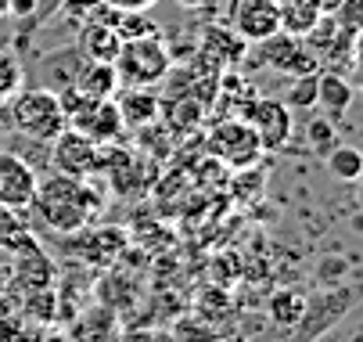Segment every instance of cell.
Returning a JSON list of instances; mask_svg holds the SVG:
<instances>
[{"instance_id":"cell-32","label":"cell","mask_w":363,"mask_h":342,"mask_svg":"<svg viewBox=\"0 0 363 342\" xmlns=\"http://www.w3.org/2000/svg\"><path fill=\"white\" fill-rule=\"evenodd\" d=\"M317 4L324 8V15H335V11H338V4H342V0H317Z\"/></svg>"},{"instance_id":"cell-9","label":"cell","mask_w":363,"mask_h":342,"mask_svg":"<svg viewBox=\"0 0 363 342\" xmlns=\"http://www.w3.org/2000/svg\"><path fill=\"white\" fill-rule=\"evenodd\" d=\"M209 152L220 155L227 166L234 170H245V166H255V159L263 155V148H259V137L252 133V126L238 116L223 119L213 133H209Z\"/></svg>"},{"instance_id":"cell-17","label":"cell","mask_w":363,"mask_h":342,"mask_svg":"<svg viewBox=\"0 0 363 342\" xmlns=\"http://www.w3.org/2000/svg\"><path fill=\"white\" fill-rule=\"evenodd\" d=\"M76 90L94 97V101H105V97H116L119 90V76L112 62H83L79 76H76Z\"/></svg>"},{"instance_id":"cell-29","label":"cell","mask_w":363,"mask_h":342,"mask_svg":"<svg viewBox=\"0 0 363 342\" xmlns=\"http://www.w3.org/2000/svg\"><path fill=\"white\" fill-rule=\"evenodd\" d=\"M0 342H18V321L0 317Z\"/></svg>"},{"instance_id":"cell-25","label":"cell","mask_w":363,"mask_h":342,"mask_svg":"<svg viewBox=\"0 0 363 342\" xmlns=\"http://www.w3.org/2000/svg\"><path fill=\"white\" fill-rule=\"evenodd\" d=\"M26 317H33V321H40V324H47L50 317H55V292L50 288H33V292H26Z\"/></svg>"},{"instance_id":"cell-16","label":"cell","mask_w":363,"mask_h":342,"mask_svg":"<svg viewBox=\"0 0 363 342\" xmlns=\"http://www.w3.org/2000/svg\"><path fill=\"white\" fill-rule=\"evenodd\" d=\"M201 51L205 55H213L216 62V69L223 72V69H230V65H238L241 58H245V51H248V43L234 33V29H220V26H209V29H205L201 33Z\"/></svg>"},{"instance_id":"cell-28","label":"cell","mask_w":363,"mask_h":342,"mask_svg":"<svg viewBox=\"0 0 363 342\" xmlns=\"http://www.w3.org/2000/svg\"><path fill=\"white\" fill-rule=\"evenodd\" d=\"M108 8H116V11H147V8H155L159 0H105Z\"/></svg>"},{"instance_id":"cell-15","label":"cell","mask_w":363,"mask_h":342,"mask_svg":"<svg viewBox=\"0 0 363 342\" xmlns=\"http://www.w3.org/2000/svg\"><path fill=\"white\" fill-rule=\"evenodd\" d=\"M76 47L86 62H116L123 40H119L116 26H108V22H83L76 33Z\"/></svg>"},{"instance_id":"cell-31","label":"cell","mask_w":363,"mask_h":342,"mask_svg":"<svg viewBox=\"0 0 363 342\" xmlns=\"http://www.w3.org/2000/svg\"><path fill=\"white\" fill-rule=\"evenodd\" d=\"M173 4H177V8H184V11H194V8H201V4H205V0H173Z\"/></svg>"},{"instance_id":"cell-30","label":"cell","mask_w":363,"mask_h":342,"mask_svg":"<svg viewBox=\"0 0 363 342\" xmlns=\"http://www.w3.org/2000/svg\"><path fill=\"white\" fill-rule=\"evenodd\" d=\"M11 288V263H0V296Z\"/></svg>"},{"instance_id":"cell-10","label":"cell","mask_w":363,"mask_h":342,"mask_svg":"<svg viewBox=\"0 0 363 342\" xmlns=\"http://www.w3.org/2000/svg\"><path fill=\"white\" fill-rule=\"evenodd\" d=\"M69 126L79 130V133H86V137L97 140V144H112V140H119L123 130H126L112 97H105V101H94V97H86V101L69 116Z\"/></svg>"},{"instance_id":"cell-14","label":"cell","mask_w":363,"mask_h":342,"mask_svg":"<svg viewBox=\"0 0 363 342\" xmlns=\"http://www.w3.org/2000/svg\"><path fill=\"white\" fill-rule=\"evenodd\" d=\"M352 97H356V83L352 79H345L342 72L320 69V76H317V105L328 112L331 123H342L349 116Z\"/></svg>"},{"instance_id":"cell-5","label":"cell","mask_w":363,"mask_h":342,"mask_svg":"<svg viewBox=\"0 0 363 342\" xmlns=\"http://www.w3.org/2000/svg\"><path fill=\"white\" fill-rule=\"evenodd\" d=\"M252 51H255L259 65H267L274 72H284V76H317L320 72L317 58L306 51L302 36H291V33H274L267 40L252 43Z\"/></svg>"},{"instance_id":"cell-13","label":"cell","mask_w":363,"mask_h":342,"mask_svg":"<svg viewBox=\"0 0 363 342\" xmlns=\"http://www.w3.org/2000/svg\"><path fill=\"white\" fill-rule=\"evenodd\" d=\"M112 101H116L126 130H147L162 116V97L155 94V87H119Z\"/></svg>"},{"instance_id":"cell-7","label":"cell","mask_w":363,"mask_h":342,"mask_svg":"<svg viewBox=\"0 0 363 342\" xmlns=\"http://www.w3.org/2000/svg\"><path fill=\"white\" fill-rule=\"evenodd\" d=\"M50 166H55L58 173H65V177H90L94 170H101V144L97 140H90L86 133H79V130H72V126H65L55 140H50Z\"/></svg>"},{"instance_id":"cell-27","label":"cell","mask_w":363,"mask_h":342,"mask_svg":"<svg viewBox=\"0 0 363 342\" xmlns=\"http://www.w3.org/2000/svg\"><path fill=\"white\" fill-rule=\"evenodd\" d=\"M36 11H40V0H8V18L26 22V18H33Z\"/></svg>"},{"instance_id":"cell-26","label":"cell","mask_w":363,"mask_h":342,"mask_svg":"<svg viewBox=\"0 0 363 342\" xmlns=\"http://www.w3.org/2000/svg\"><path fill=\"white\" fill-rule=\"evenodd\" d=\"M335 133H338V123H331L328 116H320V119H313L306 126V137H309V144L320 152V155H328L331 148H335Z\"/></svg>"},{"instance_id":"cell-24","label":"cell","mask_w":363,"mask_h":342,"mask_svg":"<svg viewBox=\"0 0 363 342\" xmlns=\"http://www.w3.org/2000/svg\"><path fill=\"white\" fill-rule=\"evenodd\" d=\"M112 26H116L119 40H140V36H155V33H162V29L155 26L144 11H119Z\"/></svg>"},{"instance_id":"cell-12","label":"cell","mask_w":363,"mask_h":342,"mask_svg":"<svg viewBox=\"0 0 363 342\" xmlns=\"http://www.w3.org/2000/svg\"><path fill=\"white\" fill-rule=\"evenodd\" d=\"M15 253V263H11V285L22 288V292H33V288H50L55 281V267H50L43 246L33 238V231L11 249Z\"/></svg>"},{"instance_id":"cell-6","label":"cell","mask_w":363,"mask_h":342,"mask_svg":"<svg viewBox=\"0 0 363 342\" xmlns=\"http://www.w3.org/2000/svg\"><path fill=\"white\" fill-rule=\"evenodd\" d=\"M356 303V288H335L320 299H306V310L302 317L295 321V335L288 342H313L320 338L328 328H335Z\"/></svg>"},{"instance_id":"cell-11","label":"cell","mask_w":363,"mask_h":342,"mask_svg":"<svg viewBox=\"0 0 363 342\" xmlns=\"http://www.w3.org/2000/svg\"><path fill=\"white\" fill-rule=\"evenodd\" d=\"M36 180L40 173L15 152H0V202L11 206V209H29L36 199Z\"/></svg>"},{"instance_id":"cell-22","label":"cell","mask_w":363,"mask_h":342,"mask_svg":"<svg viewBox=\"0 0 363 342\" xmlns=\"http://www.w3.org/2000/svg\"><path fill=\"white\" fill-rule=\"evenodd\" d=\"M26 234H29V220L22 216V209H11L0 202V249L11 253Z\"/></svg>"},{"instance_id":"cell-33","label":"cell","mask_w":363,"mask_h":342,"mask_svg":"<svg viewBox=\"0 0 363 342\" xmlns=\"http://www.w3.org/2000/svg\"><path fill=\"white\" fill-rule=\"evenodd\" d=\"M0 18H8V0H0Z\"/></svg>"},{"instance_id":"cell-19","label":"cell","mask_w":363,"mask_h":342,"mask_svg":"<svg viewBox=\"0 0 363 342\" xmlns=\"http://www.w3.org/2000/svg\"><path fill=\"white\" fill-rule=\"evenodd\" d=\"M324 159H328V173L342 184H356L359 173H363V155H359V148H352V144H335Z\"/></svg>"},{"instance_id":"cell-18","label":"cell","mask_w":363,"mask_h":342,"mask_svg":"<svg viewBox=\"0 0 363 342\" xmlns=\"http://www.w3.org/2000/svg\"><path fill=\"white\" fill-rule=\"evenodd\" d=\"M277 15H281V33L306 36L324 18V8L317 0H277Z\"/></svg>"},{"instance_id":"cell-2","label":"cell","mask_w":363,"mask_h":342,"mask_svg":"<svg viewBox=\"0 0 363 342\" xmlns=\"http://www.w3.org/2000/svg\"><path fill=\"white\" fill-rule=\"evenodd\" d=\"M8 123H11L15 133L43 140V144H50L69 126L58 94L47 90V87H22L8 101Z\"/></svg>"},{"instance_id":"cell-1","label":"cell","mask_w":363,"mask_h":342,"mask_svg":"<svg viewBox=\"0 0 363 342\" xmlns=\"http://www.w3.org/2000/svg\"><path fill=\"white\" fill-rule=\"evenodd\" d=\"M36 213L47 220V227L55 231H76L90 213H97L101 199L83 184V177H65L55 170V177H40L36 180Z\"/></svg>"},{"instance_id":"cell-8","label":"cell","mask_w":363,"mask_h":342,"mask_svg":"<svg viewBox=\"0 0 363 342\" xmlns=\"http://www.w3.org/2000/svg\"><path fill=\"white\" fill-rule=\"evenodd\" d=\"M227 29H234L248 47L281 33L277 0H227Z\"/></svg>"},{"instance_id":"cell-23","label":"cell","mask_w":363,"mask_h":342,"mask_svg":"<svg viewBox=\"0 0 363 342\" xmlns=\"http://www.w3.org/2000/svg\"><path fill=\"white\" fill-rule=\"evenodd\" d=\"M281 101L291 109V112H306L317 105V76H291V87L284 90Z\"/></svg>"},{"instance_id":"cell-3","label":"cell","mask_w":363,"mask_h":342,"mask_svg":"<svg viewBox=\"0 0 363 342\" xmlns=\"http://www.w3.org/2000/svg\"><path fill=\"white\" fill-rule=\"evenodd\" d=\"M112 65H116L119 87H159L173 69V55H169L162 33H155L140 40H123Z\"/></svg>"},{"instance_id":"cell-4","label":"cell","mask_w":363,"mask_h":342,"mask_svg":"<svg viewBox=\"0 0 363 342\" xmlns=\"http://www.w3.org/2000/svg\"><path fill=\"white\" fill-rule=\"evenodd\" d=\"M234 116L252 126V133L259 137V148H263V152L284 148L291 130H295L291 109L281 101V97H248V105H241Z\"/></svg>"},{"instance_id":"cell-21","label":"cell","mask_w":363,"mask_h":342,"mask_svg":"<svg viewBox=\"0 0 363 342\" xmlns=\"http://www.w3.org/2000/svg\"><path fill=\"white\" fill-rule=\"evenodd\" d=\"M26 87V65L15 47H0V105H8L11 97Z\"/></svg>"},{"instance_id":"cell-20","label":"cell","mask_w":363,"mask_h":342,"mask_svg":"<svg viewBox=\"0 0 363 342\" xmlns=\"http://www.w3.org/2000/svg\"><path fill=\"white\" fill-rule=\"evenodd\" d=\"M306 292L302 288H281V292H274V299H270V317H274V324L277 328H295V321L302 317V310H306Z\"/></svg>"}]
</instances>
